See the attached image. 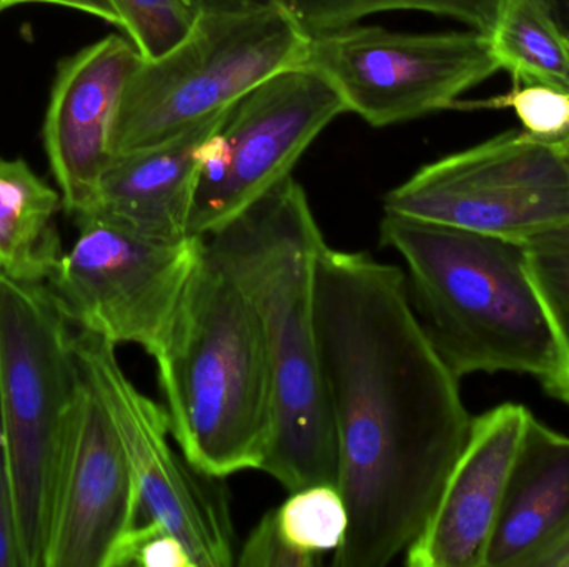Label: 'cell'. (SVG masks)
I'll return each mask as SVG.
<instances>
[{
	"label": "cell",
	"instance_id": "cell-14",
	"mask_svg": "<svg viewBox=\"0 0 569 567\" xmlns=\"http://www.w3.org/2000/svg\"><path fill=\"white\" fill-rule=\"evenodd\" d=\"M531 413L505 403L473 418L440 499L413 545L410 567H485L515 456Z\"/></svg>",
	"mask_w": 569,
	"mask_h": 567
},
{
	"label": "cell",
	"instance_id": "cell-31",
	"mask_svg": "<svg viewBox=\"0 0 569 567\" xmlns=\"http://www.w3.org/2000/svg\"><path fill=\"white\" fill-rule=\"evenodd\" d=\"M182 2L186 3V6H189L190 9H193L192 0H182Z\"/></svg>",
	"mask_w": 569,
	"mask_h": 567
},
{
	"label": "cell",
	"instance_id": "cell-10",
	"mask_svg": "<svg viewBox=\"0 0 569 567\" xmlns=\"http://www.w3.org/2000/svg\"><path fill=\"white\" fill-rule=\"evenodd\" d=\"M345 112L335 87L303 65L250 90L203 143L190 235H212L291 176L305 150Z\"/></svg>",
	"mask_w": 569,
	"mask_h": 567
},
{
	"label": "cell",
	"instance_id": "cell-23",
	"mask_svg": "<svg viewBox=\"0 0 569 567\" xmlns=\"http://www.w3.org/2000/svg\"><path fill=\"white\" fill-rule=\"evenodd\" d=\"M122 17V30L142 59L169 52L192 27L196 10L182 0H112Z\"/></svg>",
	"mask_w": 569,
	"mask_h": 567
},
{
	"label": "cell",
	"instance_id": "cell-2",
	"mask_svg": "<svg viewBox=\"0 0 569 567\" xmlns=\"http://www.w3.org/2000/svg\"><path fill=\"white\" fill-rule=\"evenodd\" d=\"M259 315L273 379V432L262 472L288 493L337 485V442L321 360L318 260L328 245L303 186L288 176L206 236Z\"/></svg>",
	"mask_w": 569,
	"mask_h": 567
},
{
	"label": "cell",
	"instance_id": "cell-16",
	"mask_svg": "<svg viewBox=\"0 0 569 567\" xmlns=\"http://www.w3.org/2000/svg\"><path fill=\"white\" fill-rule=\"evenodd\" d=\"M569 526V438L528 418L485 567H531Z\"/></svg>",
	"mask_w": 569,
	"mask_h": 567
},
{
	"label": "cell",
	"instance_id": "cell-6",
	"mask_svg": "<svg viewBox=\"0 0 569 567\" xmlns=\"http://www.w3.org/2000/svg\"><path fill=\"white\" fill-rule=\"evenodd\" d=\"M310 33L282 3L199 10L169 52L140 60L113 123L112 156L173 139L239 102L284 70L301 67Z\"/></svg>",
	"mask_w": 569,
	"mask_h": 567
},
{
	"label": "cell",
	"instance_id": "cell-28",
	"mask_svg": "<svg viewBox=\"0 0 569 567\" xmlns=\"http://www.w3.org/2000/svg\"><path fill=\"white\" fill-rule=\"evenodd\" d=\"M291 2L293 0H192V6L196 12H199V10H210V12L226 10V12H230V10L257 9V7L272 6V3H282V6L288 7Z\"/></svg>",
	"mask_w": 569,
	"mask_h": 567
},
{
	"label": "cell",
	"instance_id": "cell-25",
	"mask_svg": "<svg viewBox=\"0 0 569 567\" xmlns=\"http://www.w3.org/2000/svg\"><path fill=\"white\" fill-rule=\"evenodd\" d=\"M236 565L240 567H317L321 565V558L305 555L288 545L277 526L272 509L250 533Z\"/></svg>",
	"mask_w": 569,
	"mask_h": 567
},
{
	"label": "cell",
	"instance_id": "cell-19",
	"mask_svg": "<svg viewBox=\"0 0 569 567\" xmlns=\"http://www.w3.org/2000/svg\"><path fill=\"white\" fill-rule=\"evenodd\" d=\"M505 0H293L288 9L308 33L353 26L371 13L420 10L490 36Z\"/></svg>",
	"mask_w": 569,
	"mask_h": 567
},
{
	"label": "cell",
	"instance_id": "cell-18",
	"mask_svg": "<svg viewBox=\"0 0 569 567\" xmlns=\"http://www.w3.org/2000/svg\"><path fill=\"white\" fill-rule=\"evenodd\" d=\"M491 52L515 85L569 89V45L540 0H505L490 36Z\"/></svg>",
	"mask_w": 569,
	"mask_h": 567
},
{
	"label": "cell",
	"instance_id": "cell-15",
	"mask_svg": "<svg viewBox=\"0 0 569 567\" xmlns=\"http://www.w3.org/2000/svg\"><path fill=\"white\" fill-rule=\"evenodd\" d=\"M229 110L166 142L112 156L100 179L96 203L87 212L102 213L159 242L193 239L190 219L203 143L219 130Z\"/></svg>",
	"mask_w": 569,
	"mask_h": 567
},
{
	"label": "cell",
	"instance_id": "cell-4",
	"mask_svg": "<svg viewBox=\"0 0 569 567\" xmlns=\"http://www.w3.org/2000/svg\"><path fill=\"white\" fill-rule=\"evenodd\" d=\"M153 360L183 456L212 478L262 472L273 432L266 336L249 296L213 259L206 240Z\"/></svg>",
	"mask_w": 569,
	"mask_h": 567
},
{
	"label": "cell",
	"instance_id": "cell-21",
	"mask_svg": "<svg viewBox=\"0 0 569 567\" xmlns=\"http://www.w3.org/2000/svg\"><path fill=\"white\" fill-rule=\"evenodd\" d=\"M528 269L553 326L563 358L558 399L569 405V226L527 243Z\"/></svg>",
	"mask_w": 569,
	"mask_h": 567
},
{
	"label": "cell",
	"instance_id": "cell-3",
	"mask_svg": "<svg viewBox=\"0 0 569 567\" xmlns=\"http://www.w3.org/2000/svg\"><path fill=\"white\" fill-rule=\"evenodd\" d=\"M380 243L407 269L411 302L451 372L531 375L558 399L563 358L527 245L385 213Z\"/></svg>",
	"mask_w": 569,
	"mask_h": 567
},
{
	"label": "cell",
	"instance_id": "cell-1",
	"mask_svg": "<svg viewBox=\"0 0 569 567\" xmlns=\"http://www.w3.org/2000/svg\"><path fill=\"white\" fill-rule=\"evenodd\" d=\"M317 315L348 508L333 566L385 567L423 531L473 418L400 266L325 246Z\"/></svg>",
	"mask_w": 569,
	"mask_h": 567
},
{
	"label": "cell",
	"instance_id": "cell-17",
	"mask_svg": "<svg viewBox=\"0 0 569 567\" xmlns=\"http://www.w3.org/2000/svg\"><path fill=\"white\" fill-rule=\"evenodd\" d=\"M62 195L23 160L0 159V273L46 283L63 255L56 215Z\"/></svg>",
	"mask_w": 569,
	"mask_h": 567
},
{
	"label": "cell",
	"instance_id": "cell-12",
	"mask_svg": "<svg viewBox=\"0 0 569 567\" xmlns=\"http://www.w3.org/2000/svg\"><path fill=\"white\" fill-rule=\"evenodd\" d=\"M83 375V373H82ZM142 499L119 436L83 376L60 473L46 567H106Z\"/></svg>",
	"mask_w": 569,
	"mask_h": 567
},
{
	"label": "cell",
	"instance_id": "cell-30",
	"mask_svg": "<svg viewBox=\"0 0 569 567\" xmlns=\"http://www.w3.org/2000/svg\"><path fill=\"white\" fill-rule=\"evenodd\" d=\"M540 3L558 32L569 42V0H540Z\"/></svg>",
	"mask_w": 569,
	"mask_h": 567
},
{
	"label": "cell",
	"instance_id": "cell-8",
	"mask_svg": "<svg viewBox=\"0 0 569 567\" xmlns=\"http://www.w3.org/2000/svg\"><path fill=\"white\" fill-rule=\"evenodd\" d=\"M76 219L79 236L47 288L76 328L116 346H140L153 358L172 328L203 239L159 242L102 213Z\"/></svg>",
	"mask_w": 569,
	"mask_h": 567
},
{
	"label": "cell",
	"instance_id": "cell-26",
	"mask_svg": "<svg viewBox=\"0 0 569 567\" xmlns=\"http://www.w3.org/2000/svg\"><path fill=\"white\" fill-rule=\"evenodd\" d=\"M0 567H23L17 518L16 485L0 413Z\"/></svg>",
	"mask_w": 569,
	"mask_h": 567
},
{
	"label": "cell",
	"instance_id": "cell-5",
	"mask_svg": "<svg viewBox=\"0 0 569 567\" xmlns=\"http://www.w3.org/2000/svg\"><path fill=\"white\" fill-rule=\"evenodd\" d=\"M46 283L0 273V413L23 567H46L82 369L76 333Z\"/></svg>",
	"mask_w": 569,
	"mask_h": 567
},
{
	"label": "cell",
	"instance_id": "cell-7",
	"mask_svg": "<svg viewBox=\"0 0 569 567\" xmlns=\"http://www.w3.org/2000/svg\"><path fill=\"white\" fill-rule=\"evenodd\" d=\"M383 206L527 245L569 226L567 153L510 130L421 166Z\"/></svg>",
	"mask_w": 569,
	"mask_h": 567
},
{
	"label": "cell",
	"instance_id": "cell-33",
	"mask_svg": "<svg viewBox=\"0 0 569 567\" xmlns=\"http://www.w3.org/2000/svg\"><path fill=\"white\" fill-rule=\"evenodd\" d=\"M568 45H569V42H568Z\"/></svg>",
	"mask_w": 569,
	"mask_h": 567
},
{
	"label": "cell",
	"instance_id": "cell-22",
	"mask_svg": "<svg viewBox=\"0 0 569 567\" xmlns=\"http://www.w3.org/2000/svg\"><path fill=\"white\" fill-rule=\"evenodd\" d=\"M455 109H511L523 125V132L538 142L560 150L569 145V89L565 87L515 85L511 92L493 99L457 102Z\"/></svg>",
	"mask_w": 569,
	"mask_h": 567
},
{
	"label": "cell",
	"instance_id": "cell-32",
	"mask_svg": "<svg viewBox=\"0 0 569 567\" xmlns=\"http://www.w3.org/2000/svg\"><path fill=\"white\" fill-rule=\"evenodd\" d=\"M565 153H567V160H568V165H569V145L567 146V150H565Z\"/></svg>",
	"mask_w": 569,
	"mask_h": 567
},
{
	"label": "cell",
	"instance_id": "cell-29",
	"mask_svg": "<svg viewBox=\"0 0 569 567\" xmlns=\"http://www.w3.org/2000/svg\"><path fill=\"white\" fill-rule=\"evenodd\" d=\"M531 567H569V526L560 538L555 539Z\"/></svg>",
	"mask_w": 569,
	"mask_h": 567
},
{
	"label": "cell",
	"instance_id": "cell-24",
	"mask_svg": "<svg viewBox=\"0 0 569 567\" xmlns=\"http://www.w3.org/2000/svg\"><path fill=\"white\" fill-rule=\"evenodd\" d=\"M196 567L179 536L157 519L130 529L113 548L106 567Z\"/></svg>",
	"mask_w": 569,
	"mask_h": 567
},
{
	"label": "cell",
	"instance_id": "cell-20",
	"mask_svg": "<svg viewBox=\"0 0 569 567\" xmlns=\"http://www.w3.org/2000/svg\"><path fill=\"white\" fill-rule=\"evenodd\" d=\"M273 515L284 541L305 555L323 558L325 553L337 551L347 536V503L335 483L290 492Z\"/></svg>",
	"mask_w": 569,
	"mask_h": 567
},
{
	"label": "cell",
	"instance_id": "cell-9",
	"mask_svg": "<svg viewBox=\"0 0 569 567\" xmlns=\"http://www.w3.org/2000/svg\"><path fill=\"white\" fill-rule=\"evenodd\" d=\"M303 67L335 87L347 112L378 129L455 109L461 93L500 70L478 30L403 33L355 23L310 33Z\"/></svg>",
	"mask_w": 569,
	"mask_h": 567
},
{
	"label": "cell",
	"instance_id": "cell-13",
	"mask_svg": "<svg viewBox=\"0 0 569 567\" xmlns=\"http://www.w3.org/2000/svg\"><path fill=\"white\" fill-rule=\"evenodd\" d=\"M142 55L136 43L107 36L63 60L43 120V146L70 215L92 209L112 160L110 139L120 100Z\"/></svg>",
	"mask_w": 569,
	"mask_h": 567
},
{
	"label": "cell",
	"instance_id": "cell-27",
	"mask_svg": "<svg viewBox=\"0 0 569 567\" xmlns=\"http://www.w3.org/2000/svg\"><path fill=\"white\" fill-rule=\"evenodd\" d=\"M3 3H6V9L23 6V3H47V6L66 7V9L89 13V16L106 20V22L122 29V17H120L119 10H117L112 0H3Z\"/></svg>",
	"mask_w": 569,
	"mask_h": 567
},
{
	"label": "cell",
	"instance_id": "cell-11",
	"mask_svg": "<svg viewBox=\"0 0 569 567\" xmlns=\"http://www.w3.org/2000/svg\"><path fill=\"white\" fill-rule=\"evenodd\" d=\"M76 352L119 436L147 518L179 536L196 567L236 565V533L222 479L203 475L183 456L166 408L130 382L113 343L79 330Z\"/></svg>",
	"mask_w": 569,
	"mask_h": 567
}]
</instances>
